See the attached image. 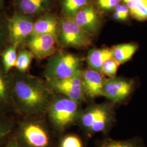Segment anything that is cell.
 I'll return each instance as SVG.
<instances>
[{
  "mask_svg": "<svg viewBox=\"0 0 147 147\" xmlns=\"http://www.w3.org/2000/svg\"><path fill=\"white\" fill-rule=\"evenodd\" d=\"M55 94L46 81L16 71L14 74L12 99L14 110L29 117L47 113Z\"/></svg>",
  "mask_w": 147,
  "mask_h": 147,
  "instance_id": "obj_1",
  "label": "cell"
},
{
  "mask_svg": "<svg viewBox=\"0 0 147 147\" xmlns=\"http://www.w3.org/2000/svg\"><path fill=\"white\" fill-rule=\"evenodd\" d=\"M82 111L81 104L57 94L54 95L47 113L53 126L62 131L78 122Z\"/></svg>",
  "mask_w": 147,
  "mask_h": 147,
  "instance_id": "obj_2",
  "label": "cell"
},
{
  "mask_svg": "<svg viewBox=\"0 0 147 147\" xmlns=\"http://www.w3.org/2000/svg\"><path fill=\"white\" fill-rule=\"evenodd\" d=\"M114 105L110 102L89 105L82 111L78 122L89 135L107 131L115 121Z\"/></svg>",
  "mask_w": 147,
  "mask_h": 147,
  "instance_id": "obj_3",
  "label": "cell"
},
{
  "mask_svg": "<svg viewBox=\"0 0 147 147\" xmlns=\"http://www.w3.org/2000/svg\"><path fill=\"white\" fill-rule=\"evenodd\" d=\"M82 59L63 50L49 57L44 70L46 80H58L71 78L81 71Z\"/></svg>",
  "mask_w": 147,
  "mask_h": 147,
  "instance_id": "obj_4",
  "label": "cell"
},
{
  "mask_svg": "<svg viewBox=\"0 0 147 147\" xmlns=\"http://www.w3.org/2000/svg\"><path fill=\"white\" fill-rule=\"evenodd\" d=\"M92 40L93 36L79 26L73 18L64 16L60 19L57 42L61 47L86 48L92 45Z\"/></svg>",
  "mask_w": 147,
  "mask_h": 147,
  "instance_id": "obj_5",
  "label": "cell"
},
{
  "mask_svg": "<svg viewBox=\"0 0 147 147\" xmlns=\"http://www.w3.org/2000/svg\"><path fill=\"white\" fill-rule=\"evenodd\" d=\"M81 71L69 78L46 80V82L54 94L63 95L81 104L87 100L82 84Z\"/></svg>",
  "mask_w": 147,
  "mask_h": 147,
  "instance_id": "obj_6",
  "label": "cell"
},
{
  "mask_svg": "<svg viewBox=\"0 0 147 147\" xmlns=\"http://www.w3.org/2000/svg\"><path fill=\"white\" fill-rule=\"evenodd\" d=\"M135 87L134 80L123 77L106 78L102 90V96L113 104L122 103L131 95Z\"/></svg>",
  "mask_w": 147,
  "mask_h": 147,
  "instance_id": "obj_7",
  "label": "cell"
},
{
  "mask_svg": "<svg viewBox=\"0 0 147 147\" xmlns=\"http://www.w3.org/2000/svg\"><path fill=\"white\" fill-rule=\"evenodd\" d=\"M19 134L28 147H47L49 145L47 130L43 123L36 119H28L21 122Z\"/></svg>",
  "mask_w": 147,
  "mask_h": 147,
  "instance_id": "obj_8",
  "label": "cell"
},
{
  "mask_svg": "<svg viewBox=\"0 0 147 147\" xmlns=\"http://www.w3.org/2000/svg\"><path fill=\"white\" fill-rule=\"evenodd\" d=\"M34 19L32 17L16 11L9 20L8 30L11 44L18 47L25 42L31 35L33 30Z\"/></svg>",
  "mask_w": 147,
  "mask_h": 147,
  "instance_id": "obj_9",
  "label": "cell"
},
{
  "mask_svg": "<svg viewBox=\"0 0 147 147\" xmlns=\"http://www.w3.org/2000/svg\"><path fill=\"white\" fill-rule=\"evenodd\" d=\"M25 43L34 58L39 60L49 58L58 51L57 38L50 34L30 36Z\"/></svg>",
  "mask_w": 147,
  "mask_h": 147,
  "instance_id": "obj_10",
  "label": "cell"
},
{
  "mask_svg": "<svg viewBox=\"0 0 147 147\" xmlns=\"http://www.w3.org/2000/svg\"><path fill=\"white\" fill-rule=\"evenodd\" d=\"M73 19L79 26L92 36L98 33L102 24V16L92 3L81 9Z\"/></svg>",
  "mask_w": 147,
  "mask_h": 147,
  "instance_id": "obj_11",
  "label": "cell"
},
{
  "mask_svg": "<svg viewBox=\"0 0 147 147\" xmlns=\"http://www.w3.org/2000/svg\"><path fill=\"white\" fill-rule=\"evenodd\" d=\"M105 79L100 72L90 69L81 71L82 84L86 99L93 100L102 96Z\"/></svg>",
  "mask_w": 147,
  "mask_h": 147,
  "instance_id": "obj_12",
  "label": "cell"
},
{
  "mask_svg": "<svg viewBox=\"0 0 147 147\" xmlns=\"http://www.w3.org/2000/svg\"><path fill=\"white\" fill-rule=\"evenodd\" d=\"M14 74L6 73L0 67V113L5 115L14 110L12 99V90Z\"/></svg>",
  "mask_w": 147,
  "mask_h": 147,
  "instance_id": "obj_13",
  "label": "cell"
},
{
  "mask_svg": "<svg viewBox=\"0 0 147 147\" xmlns=\"http://www.w3.org/2000/svg\"><path fill=\"white\" fill-rule=\"evenodd\" d=\"M16 5L18 11L24 15L42 16L51 9L53 0H16Z\"/></svg>",
  "mask_w": 147,
  "mask_h": 147,
  "instance_id": "obj_14",
  "label": "cell"
},
{
  "mask_svg": "<svg viewBox=\"0 0 147 147\" xmlns=\"http://www.w3.org/2000/svg\"><path fill=\"white\" fill-rule=\"evenodd\" d=\"M60 19L51 13L40 16L34 21L33 30L31 36L50 34L57 38L59 30Z\"/></svg>",
  "mask_w": 147,
  "mask_h": 147,
  "instance_id": "obj_15",
  "label": "cell"
},
{
  "mask_svg": "<svg viewBox=\"0 0 147 147\" xmlns=\"http://www.w3.org/2000/svg\"><path fill=\"white\" fill-rule=\"evenodd\" d=\"M112 58L111 49L93 48L89 50L87 57V62L89 69L100 72L106 61Z\"/></svg>",
  "mask_w": 147,
  "mask_h": 147,
  "instance_id": "obj_16",
  "label": "cell"
},
{
  "mask_svg": "<svg viewBox=\"0 0 147 147\" xmlns=\"http://www.w3.org/2000/svg\"><path fill=\"white\" fill-rule=\"evenodd\" d=\"M138 45L135 43H125L117 45L111 49L112 58L119 64L129 61L136 52Z\"/></svg>",
  "mask_w": 147,
  "mask_h": 147,
  "instance_id": "obj_17",
  "label": "cell"
},
{
  "mask_svg": "<svg viewBox=\"0 0 147 147\" xmlns=\"http://www.w3.org/2000/svg\"><path fill=\"white\" fill-rule=\"evenodd\" d=\"M132 16L139 21L147 20V0H122Z\"/></svg>",
  "mask_w": 147,
  "mask_h": 147,
  "instance_id": "obj_18",
  "label": "cell"
},
{
  "mask_svg": "<svg viewBox=\"0 0 147 147\" xmlns=\"http://www.w3.org/2000/svg\"><path fill=\"white\" fill-rule=\"evenodd\" d=\"M91 0H61V10L64 17L73 18L79 11L92 3Z\"/></svg>",
  "mask_w": 147,
  "mask_h": 147,
  "instance_id": "obj_19",
  "label": "cell"
},
{
  "mask_svg": "<svg viewBox=\"0 0 147 147\" xmlns=\"http://www.w3.org/2000/svg\"><path fill=\"white\" fill-rule=\"evenodd\" d=\"M18 47L11 44L5 49L1 55L2 67L6 73L11 72V70L16 67Z\"/></svg>",
  "mask_w": 147,
  "mask_h": 147,
  "instance_id": "obj_20",
  "label": "cell"
},
{
  "mask_svg": "<svg viewBox=\"0 0 147 147\" xmlns=\"http://www.w3.org/2000/svg\"><path fill=\"white\" fill-rule=\"evenodd\" d=\"M33 58L32 53L27 49L21 50L18 53L15 67L16 71L22 73H26L30 68Z\"/></svg>",
  "mask_w": 147,
  "mask_h": 147,
  "instance_id": "obj_21",
  "label": "cell"
},
{
  "mask_svg": "<svg viewBox=\"0 0 147 147\" xmlns=\"http://www.w3.org/2000/svg\"><path fill=\"white\" fill-rule=\"evenodd\" d=\"M13 119L0 113V143L11 135L14 127Z\"/></svg>",
  "mask_w": 147,
  "mask_h": 147,
  "instance_id": "obj_22",
  "label": "cell"
},
{
  "mask_svg": "<svg viewBox=\"0 0 147 147\" xmlns=\"http://www.w3.org/2000/svg\"><path fill=\"white\" fill-rule=\"evenodd\" d=\"M100 147H143V146L138 140L135 139L115 140L109 138L102 142Z\"/></svg>",
  "mask_w": 147,
  "mask_h": 147,
  "instance_id": "obj_23",
  "label": "cell"
},
{
  "mask_svg": "<svg viewBox=\"0 0 147 147\" xmlns=\"http://www.w3.org/2000/svg\"><path fill=\"white\" fill-rule=\"evenodd\" d=\"M119 65L115 59L110 58L106 61L103 64L100 73L109 78H115L116 76Z\"/></svg>",
  "mask_w": 147,
  "mask_h": 147,
  "instance_id": "obj_24",
  "label": "cell"
},
{
  "mask_svg": "<svg viewBox=\"0 0 147 147\" xmlns=\"http://www.w3.org/2000/svg\"><path fill=\"white\" fill-rule=\"evenodd\" d=\"M61 147H82V143L78 137L69 135L64 138Z\"/></svg>",
  "mask_w": 147,
  "mask_h": 147,
  "instance_id": "obj_25",
  "label": "cell"
},
{
  "mask_svg": "<svg viewBox=\"0 0 147 147\" xmlns=\"http://www.w3.org/2000/svg\"><path fill=\"white\" fill-rule=\"evenodd\" d=\"M129 13V8L126 5H118L115 8L113 18L118 20H125L128 18Z\"/></svg>",
  "mask_w": 147,
  "mask_h": 147,
  "instance_id": "obj_26",
  "label": "cell"
},
{
  "mask_svg": "<svg viewBox=\"0 0 147 147\" xmlns=\"http://www.w3.org/2000/svg\"><path fill=\"white\" fill-rule=\"evenodd\" d=\"M100 9L104 11H110L115 8L120 3L121 0H95Z\"/></svg>",
  "mask_w": 147,
  "mask_h": 147,
  "instance_id": "obj_27",
  "label": "cell"
},
{
  "mask_svg": "<svg viewBox=\"0 0 147 147\" xmlns=\"http://www.w3.org/2000/svg\"><path fill=\"white\" fill-rule=\"evenodd\" d=\"M5 147H20V146L16 142H9Z\"/></svg>",
  "mask_w": 147,
  "mask_h": 147,
  "instance_id": "obj_28",
  "label": "cell"
},
{
  "mask_svg": "<svg viewBox=\"0 0 147 147\" xmlns=\"http://www.w3.org/2000/svg\"><path fill=\"white\" fill-rule=\"evenodd\" d=\"M3 32H2V30H0V45L2 43V40H3Z\"/></svg>",
  "mask_w": 147,
  "mask_h": 147,
  "instance_id": "obj_29",
  "label": "cell"
},
{
  "mask_svg": "<svg viewBox=\"0 0 147 147\" xmlns=\"http://www.w3.org/2000/svg\"><path fill=\"white\" fill-rule=\"evenodd\" d=\"M2 2H3V0H0V7L2 5Z\"/></svg>",
  "mask_w": 147,
  "mask_h": 147,
  "instance_id": "obj_30",
  "label": "cell"
},
{
  "mask_svg": "<svg viewBox=\"0 0 147 147\" xmlns=\"http://www.w3.org/2000/svg\"><path fill=\"white\" fill-rule=\"evenodd\" d=\"M0 30H2V25H1V23H0Z\"/></svg>",
  "mask_w": 147,
  "mask_h": 147,
  "instance_id": "obj_31",
  "label": "cell"
}]
</instances>
